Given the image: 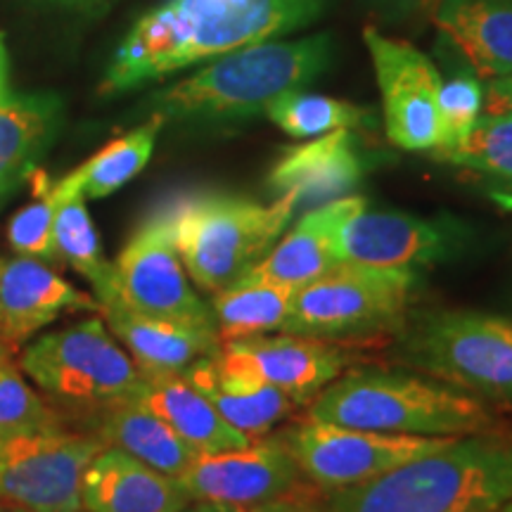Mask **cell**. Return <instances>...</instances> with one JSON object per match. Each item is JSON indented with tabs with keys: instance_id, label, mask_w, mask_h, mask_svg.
<instances>
[{
	"instance_id": "cell-1",
	"label": "cell",
	"mask_w": 512,
	"mask_h": 512,
	"mask_svg": "<svg viewBox=\"0 0 512 512\" xmlns=\"http://www.w3.org/2000/svg\"><path fill=\"white\" fill-rule=\"evenodd\" d=\"M335 0H166L133 24L102 93H124L230 50L311 27Z\"/></svg>"
},
{
	"instance_id": "cell-34",
	"label": "cell",
	"mask_w": 512,
	"mask_h": 512,
	"mask_svg": "<svg viewBox=\"0 0 512 512\" xmlns=\"http://www.w3.org/2000/svg\"><path fill=\"white\" fill-rule=\"evenodd\" d=\"M249 512H328L325 501L316 498V486L311 482L304 484L302 489L292 491V494L275 498V501L254 505Z\"/></svg>"
},
{
	"instance_id": "cell-13",
	"label": "cell",
	"mask_w": 512,
	"mask_h": 512,
	"mask_svg": "<svg viewBox=\"0 0 512 512\" xmlns=\"http://www.w3.org/2000/svg\"><path fill=\"white\" fill-rule=\"evenodd\" d=\"M463 226L453 221L422 219L403 211H368L351 216L332 238L335 264L399 268L418 273L453 254Z\"/></svg>"
},
{
	"instance_id": "cell-4",
	"label": "cell",
	"mask_w": 512,
	"mask_h": 512,
	"mask_svg": "<svg viewBox=\"0 0 512 512\" xmlns=\"http://www.w3.org/2000/svg\"><path fill=\"white\" fill-rule=\"evenodd\" d=\"M309 418L356 430L415 437L503 432L501 418L477 396L387 370L342 373L309 403Z\"/></svg>"
},
{
	"instance_id": "cell-17",
	"label": "cell",
	"mask_w": 512,
	"mask_h": 512,
	"mask_svg": "<svg viewBox=\"0 0 512 512\" xmlns=\"http://www.w3.org/2000/svg\"><path fill=\"white\" fill-rule=\"evenodd\" d=\"M100 313L143 375H183L221 349L216 328L145 316L128 309L117 297L100 302Z\"/></svg>"
},
{
	"instance_id": "cell-21",
	"label": "cell",
	"mask_w": 512,
	"mask_h": 512,
	"mask_svg": "<svg viewBox=\"0 0 512 512\" xmlns=\"http://www.w3.org/2000/svg\"><path fill=\"white\" fill-rule=\"evenodd\" d=\"M183 375L207 396L230 427L249 439L264 437L297 408L278 387L226 361L221 354L202 358Z\"/></svg>"
},
{
	"instance_id": "cell-23",
	"label": "cell",
	"mask_w": 512,
	"mask_h": 512,
	"mask_svg": "<svg viewBox=\"0 0 512 512\" xmlns=\"http://www.w3.org/2000/svg\"><path fill=\"white\" fill-rule=\"evenodd\" d=\"M138 401L197 453H221L247 446L249 437L230 427L185 375H145Z\"/></svg>"
},
{
	"instance_id": "cell-22",
	"label": "cell",
	"mask_w": 512,
	"mask_h": 512,
	"mask_svg": "<svg viewBox=\"0 0 512 512\" xmlns=\"http://www.w3.org/2000/svg\"><path fill=\"white\" fill-rule=\"evenodd\" d=\"M434 24L479 79L512 76V0H439Z\"/></svg>"
},
{
	"instance_id": "cell-27",
	"label": "cell",
	"mask_w": 512,
	"mask_h": 512,
	"mask_svg": "<svg viewBox=\"0 0 512 512\" xmlns=\"http://www.w3.org/2000/svg\"><path fill=\"white\" fill-rule=\"evenodd\" d=\"M64 183H67V190L57 209L53 230L57 256L93 285L98 302H105L114 294V264L102 254L98 230L86 209L79 174L72 171L64 178Z\"/></svg>"
},
{
	"instance_id": "cell-35",
	"label": "cell",
	"mask_w": 512,
	"mask_h": 512,
	"mask_svg": "<svg viewBox=\"0 0 512 512\" xmlns=\"http://www.w3.org/2000/svg\"><path fill=\"white\" fill-rule=\"evenodd\" d=\"M484 112H512V76L484 83Z\"/></svg>"
},
{
	"instance_id": "cell-28",
	"label": "cell",
	"mask_w": 512,
	"mask_h": 512,
	"mask_svg": "<svg viewBox=\"0 0 512 512\" xmlns=\"http://www.w3.org/2000/svg\"><path fill=\"white\" fill-rule=\"evenodd\" d=\"M164 117L152 114L145 124H140L124 136L114 138L100 152L76 169L81 181V190L86 200H102L136 178L145 164L150 162L155 150L159 131L164 128Z\"/></svg>"
},
{
	"instance_id": "cell-14",
	"label": "cell",
	"mask_w": 512,
	"mask_h": 512,
	"mask_svg": "<svg viewBox=\"0 0 512 512\" xmlns=\"http://www.w3.org/2000/svg\"><path fill=\"white\" fill-rule=\"evenodd\" d=\"M192 501L254 508L309 484L297 460L278 437L249 441L221 453H200L178 479Z\"/></svg>"
},
{
	"instance_id": "cell-6",
	"label": "cell",
	"mask_w": 512,
	"mask_h": 512,
	"mask_svg": "<svg viewBox=\"0 0 512 512\" xmlns=\"http://www.w3.org/2000/svg\"><path fill=\"white\" fill-rule=\"evenodd\" d=\"M399 330L401 363L482 401L512 406V320L437 309L415 313Z\"/></svg>"
},
{
	"instance_id": "cell-43",
	"label": "cell",
	"mask_w": 512,
	"mask_h": 512,
	"mask_svg": "<svg viewBox=\"0 0 512 512\" xmlns=\"http://www.w3.org/2000/svg\"><path fill=\"white\" fill-rule=\"evenodd\" d=\"M0 512H3V510H0Z\"/></svg>"
},
{
	"instance_id": "cell-10",
	"label": "cell",
	"mask_w": 512,
	"mask_h": 512,
	"mask_svg": "<svg viewBox=\"0 0 512 512\" xmlns=\"http://www.w3.org/2000/svg\"><path fill=\"white\" fill-rule=\"evenodd\" d=\"M107 444L95 434L48 432L0 441V503L24 512H81V482Z\"/></svg>"
},
{
	"instance_id": "cell-42",
	"label": "cell",
	"mask_w": 512,
	"mask_h": 512,
	"mask_svg": "<svg viewBox=\"0 0 512 512\" xmlns=\"http://www.w3.org/2000/svg\"><path fill=\"white\" fill-rule=\"evenodd\" d=\"M69 3H98V0H69Z\"/></svg>"
},
{
	"instance_id": "cell-37",
	"label": "cell",
	"mask_w": 512,
	"mask_h": 512,
	"mask_svg": "<svg viewBox=\"0 0 512 512\" xmlns=\"http://www.w3.org/2000/svg\"><path fill=\"white\" fill-rule=\"evenodd\" d=\"M183 512H249L242 505H230V503H216V501H190L188 508Z\"/></svg>"
},
{
	"instance_id": "cell-29",
	"label": "cell",
	"mask_w": 512,
	"mask_h": 512,
	"mask_svg": "<svg viewBox=\"0 0 512 512\" xmlns=\"http://www.w3.org/2000/svg\"><path fill=\"white\" fill-rule=\"evenodd\" d=\"M264 114L290 138H318L332 131H356L375 124V112L370 107L309 93L306 88L280 95Z\"/></svg>"
},
{
	"instance_id": "cell-7",
	"label": "cell",
	"mask_w": 512,
	"mask_h": 512,
	"mask_svg": "<svg viewBox=\"0 0 512 512\" xmlns=\"http://www.w3.org/2000/svg\"><path fill=\"white\" fill-rule=\"evenodd\" d=\"M415 287L413 271L335 264L294 292L283 332L337 344L399 330Z\"/></svg>"
},
{
	"instance_id": "cell-26",
	"label": "cell",
	"mask_w": 512,
	"mask_h": 512,
	"mask_svg": "<svg viewBox=\"0 0 512 512\" xmlns=\"http://www.w3.org/2000/svg\"><path fill=\"white\" fill-rule=\"evenodd\" d=\"M292 287L240 278L214 294L211 313L221 342L283 332L294 297Z\"/></svg>"
},
{
	"instance_id": "cell-19",
	"label": "cell",
	"mask_w": 512,
	"mask_h": 512,
	"mask_svg": "<svg viewBox=\"0 0 512 512\" xmlns=\"http://www.w3.org/2000/svg\"><path fill=\"white\" fill-rule=\"evenodd\" d=\"M192 501L176 477L164 475L117 446H105L83 472L88 512H183Z\"/></svg>"
},
{
	"instance_id": "cell-3",
	"label": "cell",
	"mask_w": 512,
	"mask_h": 512,
	"mask_svg": "<svg viewBox=\"0 0 512 512\" xmlns=\"http://www.w3.org/2000/svg\"><path fill=\"white\" fill-rule=\"evenodd\" d=\"M330 34L273 38L209 60L207 67L152 98L164 121H245L266 112L280 95L302 91L332 67Z\"/></svg>"
},
{
	"instance_id": "cell-5",
	"label": "cell",
	"mask_w": 512,
	"mask_h": 512,
	"mask_svg": "<svg viewBox=\"0 0 512 512\" xmlns=\"http://www.w3.org/2000/svg\"><path fill=\"white\" fill-rule=\"evenodd\" d=\"M297 211L292 192L271 204L228 192H200L169 204L171 235L192 283L216 294L271 252Z\"/></svg>"
},
{
	"instance_id": "cell-20",
	"label": "cell",
	"mask_w": 512,
	"mask_h": 512,
	"mask_svg": "<svg viewBox=\"0 0 512 512\" xmlns=\"http://www.w3.org/2000/svg\"><path fill=\"white\" fill-rule=\"evenodd\" d=\"M366 207V197L347 195L328 204H320V207L306 209L297 226L285 238L275 242L271 252L254 268H249L242 278L264 280V283L299 290L313 278L323 275L330 266H335L332 238H335L337 228Z\"/></svg>"
},
{
	"instance_id": "cell-18",
	"label": "cell",
	"mask_w": 512,
	"mask_h": 512,
	"mask_svg": "<svg viewBox=\"0 0 512 512\" xmlns=\"http://www.w3.org/2000/svg\"><path fill=\"white\" fill-rule=\"evenodd\" d=\"M366 176V157L351 131H332L290 147L273 164L268 185L297 195L299 209H313L347 197Z\"/></svg>"
},
{
	"instance_id": "cell-12",
	"label": "cell",
	"mask_w": 512,
	"mask_h": 512,
	"mask_svg": "<svg viewBox=\"0 0 512 512\" xmlns=\"http://www.w3.org/2000/svg\"><path fill=\"white\" fill-rule=\"evenodd\" d=\"M382 95L384 131L389 143L408 152H432L441 143V74L413 43L363 29Z\"/></svg>"
},
{
	"instance_id": "cell-38",
	"label": "cell",
	"mask_w": 512,
	"mask_h": 512,
	"mask_svg": "<svg viewBox=\"0 0 512 512\" xmlns=\"http://www.w3.org/2000/svg\"><path fill=\"white\" fill-rule=\"evenodd\" d=\"M489 195H491V200H496L501 207L512 211V185H503V183L491 185Z\"/></svg>"
},
{
	"instance_id": "cell-41",
	"label": "cell",
	"mask_w": 512,
	"mask_h": 512,
	"mask_svg": "<svg viewBox=\"0 0 512 512\" xmlns=\"http://www.w3.org/2000/svg\"><path fill=\"white\" fill-rule=\"evenodd\" d=\"M498 512H512V501H510V503H505V505H503V508H501V510H498Z\"/></svg>"
},
{
	"instance_id": "cell-8",
	"label": "cell",
	"mask_w": 512,
	"mask_h": 512,
	"mask_svg": "<svg viewBox=\"0 0 512 512\" xmlns=\"http://www.w3.org/2000/svg\"><path fill=\"white\" fill-rule=\"evenodd\" d=\"M19 368L43 394L79 413H102L138 399L145 375L114 342L102 318H86L38 337L19 356Z\"/></svg>"
},
{
	"instance_id": "cell-40",
	"label": "cell",
	"mask_w": 512,
	"mask_h": 512,
	"mask_svg": "<svg viewBox=\"0 0 512 512\" xmlns=\"http://www.w3.org/2000/svg\"><path fill=\"white\" fill-rule=\"evenodd\" d=\"M5 358H12V351H10L8 344H5L3 339H0V361H5Z\"/></svg>"
},
{
	"instance_id": "cell-30",
	"label": "cell",
	"mask_w": 512,
	"mask_h": 512,
	"mask_svg": "<svg viewBox=\"0 0 512 512\" xmlns=\"http://www.w3.org/2000/svg\"><path fill=\"white\" fill-rule=\"evenodd\" d=\"M439 162L512 185V112H484L463 143L432 150Z\"/></svg>"
},
{
	"instance_id": "cell-39",
	"label": "cell",
	"mask_w": 512,
	"mask_h": 512,
	"mask_svg": "<svg viewBox=\"0 0 512 512\" xmlns=\"http://www.w3.org/2000/svg\"><path fill=\"white\" fill-rule=\"evenodd\" d=\"M8 88V53H5V41L0 36V95H5Z\"/></svg>"
},
{
	"instance_id": "cell-33",
	"label": "cell",
	"mask_w": 512,
	"mask_h": 512,
	"mask_svg": "<svg viewBox=\"0 0 512 512\" xmlns=\"http://www.w3.org/2000/svg\"><path fill=\"white\" fill-rule=\"evenodd\" d=\"M484 114V79L470 67L456 69L451 76L441 79L439 91V117H441V143L434 150L456 147L470 136L479 117Z\"/></svg>"
},
{
	"instance_id": "cell-2",
	"label": "cell",
	"mask_w": 512,
	"mask_h": 512,
	"mask_svg": "<svg viewBox=\"0 0 512 512\" xmlns=\"http://www.w3.org/2000/svg\"><path fill=\"white\" fill-rule=\"evenodd\" d=\"M512 501V437H458L370 482L332 491L328 512H498Z\"/></svg>"
},
{
	"instance_id": "cell-36",
	"label": "cell",
	"mask_w": 512,
	"mask_h": 512,
	"mask_svg": "<svg viewBox=\"0 0 512 512\" xmlns=\"http://www.w3.org/2000/svg\"><path fill=\"white\" fill-rule=\"evenodd\" d=\"M366 3L384 17L401 19V17L413 15L415 10H420L422 5H427L430 0H366Z\"/></svg>"
},
{
	"instance_id": "cell-25",
	"label": "cell",
	"mask_w": 512,
	"mask_h": 512,
	"mask_svg": "<svg viewBox=\"0 0 512 512\" xmlns=\"http://www.w3.org/2000/svg\"><path fill=\"white\" fill-rule=\"evenodd\" d=\"M57 119L60 100L53 95H0V192L48 145Z\"/></svg>"
},
{
	"instance_id": "cell-32",
	"label": "cell",
	"mask_w": 512,
	"mask_h": 512,
	"mask_svg": "<svg viewBox=\"0 0 512 512\" xmlns=\"http://www.w3.org/2000/svg\"><path fill=\"white\" fill-rule=\"evenodd\" d=\"M62 427L60 413L24 380L12 358L0 361V441Z\"/></svg>"
},
{
	"instance_id": "cell-16",
	"label": "cell",
	"mask_w": 512,
	"mask_h": 512,
	"mask_svg": "<svg viewBox=\"0 0 512 512\" xmlns=\"http://www.w3.org/2000/svg\"><path fill=\"white\" fill-rule=\"evenodd\" d=\"M67 311H100V302L31 256L0 261V339L10 351Z\"/></svg>"
},
{
	"instance_id": "cell-11",
	"label": "cell",
	"mask_w": 512,
	"mask_h": 512,
	"mask_svg": "<svg viewBox=\"0 0 512 512\" xmlns=\"http://www.w3.org/2000/svg\"><path fill=\"white\" fill-rule=\"evenodd\" d=\"M145 316L216 328L214 313L192 290L171 235L169 204L140 223L114 261V294Z\"/></svg>"
},
{
	"instance_id": "cell-9",
	"label": "cell",
	"mask_w": 512,
	"mask_h": 512,
	"mask_svg": "<svg viewBox=\"0 0 512 512\" xmlns=\"http://www.w3.org/2000/svg\"><path fill=\"white\" fill-rule=\"evenodd\" d=\"M304 477L316 489L332 491L370 482L408 460L439 451L458 437H415L356 430L306 418L278 434Z\"/></svg>"
},
{
	"instance_id": "cell-31",
	"label": "cell",
	"mask_w": 512,
	"mask_h": 512,
	"mask_svg": "<svg viewBox=\"0 0 512 512\" xmlns=\"http://www.w3.org/2000/svg\"><path fill=\"white\" fill-rule=\"evenodd\" d=\"M31 185H34V197L12 216L8 226L10 247L19 256H31V259L38 261H60L53 230L67 183H64V178L57 183H50L46 171H34Z\"/></svg>"
},
{
	"instance_id": "cell-15",
	"label": "cell",
	"mask_w": 512,
	"mask_h": 512,
	"mask_svg": "<svg viewBox=\"0 0 512 512\" xmlns=\"http://www.w3.org/2000/svg\"><path fill=\"white\" fill-rule=\"evenodd\" d=\"M219 354L235 366L306 406L347 370V354L335 342L302 335H256L221 342Z\"/></svg>"
},
{
	"instance_id": "cell-24",
	"label": "cell",
	"mask_w": 512,
	"mask_h": 512,
	"mask_svg": "<svg viewBox=\"0 0 512 512\" xmlns=\"http://www.w3.org/2000/svg\"><path fill=\"white\" fill-rule=\"evenodd\" d=\"M98 437L107 446H117L143 460L164 475L181 479L200 453L185 444L166 422L145 408L138 399H128L100 413Z\"/></svg>"
}]
</instances>
